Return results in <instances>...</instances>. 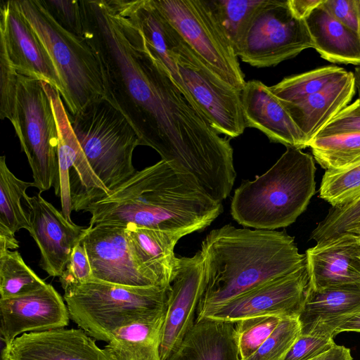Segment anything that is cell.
Returning <instances> with one entry per match:
<instances>
[{"label":"cell","mask_w":360,"mask_h":360,"mask_svg":"<svg viewBox=\"0 0 360 360\" xmlns=\"http://www.w3.org/2000/svg\"><path fill=\"white\" fill-rule=\"evenodd\" d=\"M346 72L335 65L323 66L285 77L270 89L281 102L297 103L321 91Z\"/></svg>","instance_id":"30"},{"label":"cell","mask_w":360,"mask_h":360,"mask_svg":"<svg viewBox=\"0 0 360 360\" xmlns=\"http://www.w3.org/2000/svg\"><path fill=\"white\" fill-rule=\"evenodd\" d=\"M323 1V0H288L292 13L300 20H305Z\"/></svg>","instance_id":"42"},{"label":"cell","mask_w":360,"mask_h":360,"mask_svg":"<svg viewBox=\"0 0 360 360\" xmlns=\"http://www.w3.org/2000/svg\"><path fill=\"white\" fill-rule=\"evenodd\" d=\"M300 334L298 318H283L259 349L245 360H283Z\"/></svg>","instance_id":"33"},{"label":"cell","mask_w":360,"mask_h":360,"mask_svg":"<svg viewBox=\"0 0 360 360\" xmlns=\"http://www.w3.org/2000/svg\"><path fill=\"white\" fill-rule=\"evenodd\" d=\"M69 119L85 158L83 174L70 184L72 210L84 212L136 172L132 156L141 140L106 98L90 103Z\"/></svg>","instance_id":"3"},{"label":"cell","mask_w":360,"mask_h":360,"mask_svg":"<svg viewBox=\"0 0 360 360\" xmlns=\"http://www.w3.org/2000/svg\"><path fill=\"white\" fill-rule=\"evenodd\" d=\"M30 222V233L40 251L39 266L49 276L60 277L86 227L70 222L38 193L24 196Z\"/></svg>","instance_id":"14"},{"label":"cell","mask_w":360,"mask_h":360,"mask_svg":"<svg viewBox=\"0 0 360 360\" xmlns=\"http://www.w3.org/2000/svg\"><path fill=\"white\" fill-rule=\"evenodd\" d=\"M353 72H346L321 91L293 103H282L303 134L307 146L319 132L352 100Z\"/></svg>","instance_id":"21"},{"label":"cell","mask_w":360,"mask_h":360,"mask_svg":"<svg viewBox=\"0 0 360 360\" xmlns=\"http://www.w3.org/2000/svg\"><path fill=\"white\" fill-rule=\"evenodd\" d=\"M313 46L305 20L293 15L288 0H266L252 20L238 57L252 66L267 68Z\"/></svg>","instance_id":"10"},{"label":"cell","mask_w":360,"mask_h":360,"mask_svg":"<svg viewBox=\"0 0 360 360\" xmlns=\"http://www.w3.org/2000/svg\"><path fill=\"white\" fill-rule=\"evenodd\" d=\"M316 166L309 153L286 150L264 174L235 191L231 214L244 227L275 230L294 223L316 193Z\"/></svg>","instance_id":"4"},{"label":"cell","mask_w":360,"mask_h":360,"mask_svg":"<svg viewBox=\"0 0 360 360\" xmlns=\"http://www.w3.org/2000/svg\"><path fill=\"white\" fill-rule=\"evenodd\" d=\"M41 82L51 98L58 131V161L60 181L59 197L61 201L62 213L70 222H73L70 218L72 210L70 170L82 156L83 152L72 129L60 92L49 83L42 80Z\"/></svg>","instance_id":"26"},{"label":"cell","mask_w":360,"mask_h":360,"mask_svg":"<svg viewBox=\"0 0 360 360\" xmlns=\"http://www.w3.org/2000/svg\"><path fill=\"white\" fill-rule=\"evenodd\" d=\"M360 312V285L319 290L309 287L298 317L301 334L321 333L335 337L338 327Z\"/></svg>","instance_id":"20"},{"label":"cell","mask_w":360,"mask_h":360,"mask_svg":"<svg viewBox=\"0 0 360 360\" xmlns=\"http://www.w3.org/2000/svg\"><path fill=\"white\" fill-rule=\"evenodd\" d=\"M359 4H360V0H359Z\"/></svg>","instance_id":"48"},{"label":"cell","mask_w":360,"mask_h":360,"mask_svg":"<svg viewBox=\"0 0 360 360\" xmlns=\"http://www.w3.org/2000/svg\"><path fill=\"white\" fill-rule=\"evenodd\" d=\"M203 63L233 89L246 82L232 46L207 0H153Z\"/></svg>","instance_id":"9"},{"label":"cell","mask_w":360,"mask_h":360,"mask_svg":"<svg viewBox=\"0 0 360 360\" xmlns=\"http://www.w3.org/2000/svg\"><path fill=\"white\" fill-rule=\"evenodd\" d=\"M152 47L190 103L212 129L231 138L243 133L246 127L240 91L209 68L167 20Z\"/></svg>","instance_id":"5"},{"label":"cell","mask_w":360,"mask_h":360,"mask_svg":"<svg viewBox=\"0 0 360 360\" xmlns=\"http://www.w3.org/2000/svg\"><path fill=\"white\" fill-rule=\"evenodd\" d=\"M322 5L334 18L360 35L359 0H323Z\"/></svg>","instance_id":"41"},{"label":"cell","mask_w":360,"mask_h":360,"mask_svg":"<svg viewBox=\"0 0 360 360\" xmlns=\"http://www.w3.org/2000/svg\"><path fill=\"white\" fill-rule=\"evenodd\" d=\"M324 169H342L360 164V132L314 138L309 145Z\"/></svg>","instance_id":"29"},{"label":"cell","mask_w":360,"mask_h":360,"mask_svg":"<svg viewBox=\"0 0 360 360\" xmlns=\"http://www.w3.org/2000/svg\"><path fill=\"white\" fill-rule=\"evenodd\" d=\"M33 182L24 181L8 169L6 157L0 158V235H12L21 229L30 231L31 226L28 212L21 204V199Z\"/></svg>","instance_id":"27"},{"label":"cell","mask_w":360,"mask_h":360,"mask_svg":"<svg viewBox=\"0 0 360 360\" xmlns=\"http://www.w3.org/2000/svg\"><path fill=\"white\" fill-rule=\"evenodd\" d=\"M0 39L18 73L44 81L64 96V87L50 55L15 1H1Z\"/></svg>","instance_id":"15"},{"label":"cell","mask_w":360,"mask_h":360,"mask_svg":"<svg viewBox=\"0 0 360 360\" xmlns=\"http://www.w3.org/2000/svg\"><path fill=\"white\" fill-rule=\"evenodd\" d=\"M84 212L88 227L134 224L182 236L210 226L223 212L191 174L161 160L136 172Z\"/></svg>","instance_id":"1"},{"label":"cell","mask_w":360,"mask_h":360,"mask_svg":"<svg viewBox=\"0 0 360 360\" xmlns=\"http://www.w3.org/2000/svg\"><path fill=\"white\" fill-rule=\"evenodd\" d=\"M322 4L304 20L313 48L333 63L360 66V35L334 18Z\"/></svg>","instance_id":"24"},{"label":"cell","mask_w":360,"mask_h":360,"mask_svg":"<svg viewBox=\"0 0 360 360\" xmlns=\"http://www.w3.org/2000/svg\"><path fill=\"white\" fill-rule=\"evenodd\" d=\"M203 291L195 320L229 300L307 263L285 231L236 228L211 231L201 245Z\"/></svg>","instance_id":"2"},{"label":"cell","mask_w":360,"mask_h":360,"mask_svg":"<svg viewBox=\"0 0 360 360\" xmlns=\"http://www.w3.org/2000/svg\"><path fill=\"white\" fill-rule=\"evenodd\" d=\"M265 1L207 0L237 56L252 19Z\"/></svg>","instance_id":"28"},{"label":"cell","mask_w":360,"mask_h":360,"mask_svg":"<svg viewBox=\"0 0 360 360\" xmlns=\"http://www.w3.org/2000/svg\"><path fill=\"white\" fill-rule=\"evenodd\" d=\"M345 232H349L356 235L360 239V218L352 224Z\"/></svg>","instance_id":"47"},{"label":"cell","mask_w":360,"mask_h":360,"mask_svg":"<svg viewBox=\"0 0 360 360\" xmlns=\"http://www.w3.org/2000/svg\"><path fill=\"white\" fill-rule=\"evenodd\" d=\"M1 360H112L81 328L30 332L4 345Z\"/></svg>","instance_id":"17"},{"label":"cell","mask_w":360,"mask_h":360,"mask_svg":"<svg viewBox=\"0 0 360 360\" xmlns=\"http://www.w3.org/2000/svg\"><path fill=\"white\" fill-rule=\"evenodd\" d=\"M171 285L131 287L93 278L64 289L70 319L96 340L109 342L120 328L166 312Z\"/></svg>","instance_id":"6"},{"label":"cell","mask_w":360,"mask_h":360,"mask_svg":"<svg viewBox=\"0 0 360 360\" xmlns=\"http://www.w3.org/2000/svg\"><path fill=\"white\" fill-rule=\"evenodd\" d=\"M15 1L57 69L70 117L90 103L106 98L102 65L90 43L64 29L41 0Z\"/></svg>","instance_id":"7"},{"label":"cell","mask_w":360,"mask_h":360,"mask_svg":"<svg viewBox=\"0 0 360 360\" xmlns=\"http://www.w3.org/2000/svg\"><path fill=\"white\" fill-rule=\"evenodd\" d=\"M246 127L256 128L271 142L299 149L307 148L304 137L270 86L258 80L246 82L240 91Z\"/></svg>","instance_id":"19"},{"label":"cell","mask_w":360,"mask_h":360,"mask_svg":"<svg viewBox=\"0 0 360 360\" xmlns=\"http://www.w3.org/2000/svg\"><path fill=\"white\" fill-rule=\"evenodd\" d=\"M46 284L17 250L0 252V299L29 294Z\"/></svg>","instance_id":"31"},{"label":"cell","mask_w":360,"mask_h":360,"mask_svg":"<svg viewBox=\"0 0 360 360\" xmlns=\"http://www.w3.org/2000/svg\"><path fill=\"white\" fill-rule=\"evenodd\" d=\"M282 318L259 316L236 322L239 352L242 360L252 356L270 336Z\"/></svg>","instance_id":"34"},{"label":"cell","mask_w":360,"mask_h":360,"mask_svg":"<svg viewBox=\"0 0 360 360\" xmlns=\"http://www.w3.org/2000/svg\"><path fill=\"white\" fill-rule=\"evenodd\" d=\"M309 360H353V358L350 349L335 344L327 352Z\"/></svg>","instance_id":"43"},{"label":"cell","mask_w":360,"mask_h":360,"mask_svg":"<svg viewBox=\"0 0 360 360\" xmlns=\"http://www.w3.org/2000/svg\"><path fill=\"white\" fill-rule=\"evenodd\" d=\"M18 247V241L15 239V236L0 235V252L15 250Z\"/></svg>","instance_id":"45"},{"label":"cell","mask_w":360,"mask_h":360,"mask_svg":"<svg viewBox=\"0 0 360 360\" xmlns=\"http://www.w3.org/2000/svg\"><path fill=\"white\" fill-rule=\"evenodd\" d=\"M309 287L360 285V239L352 233L317 243L307 250Z\"/></svg>","instance_id":"18"},{"label":"cell","mask_w":360,"mask_h":360,"mask_svg":"<svg viewBox=\"0 0 360 360\" xmlns=\"http://www.w3.org/2000/svg\"><path fill=\"white\" fill-rule=\"evenodd\" d=\"M93 278L86 251L80 241L74 248L68 264L59 277V281L64 290L70 285L86 283Z\"/></svg>","instance_id":"39"},{"label":"cell","mask_w":360,"mask_h":360,"mask_svg":"<svg viewBox=\"0 0 360 360\" xmlns=\"http://www.w3.org/2000/svg\"><path fill=\"white\" fill-rule=\"evenodd\" d=\"M309 287L306 263L292 273L271 279L229 300L202 318L231 322L259 316L298 318Z\"/></svg>","instance_id":"11"},{"label":"cell","mask_w":360,"mask_h":360,"mask_svg":"<svg viewBox=\"0 0 360 360\" xmlns=\"http://www.w3.org/2000/svg\"><path fill=\"white\" fill-rule=\"evenodd\" d=\"M0 117L15 123L18 72L13 65L4 44L0 41Z\"/></svg>","instance_id":"35"},{"label":"cell","mask_w":360,"mask_h":360,"mask_svg":"<svg viewBox=\"0 0 360 360\" xmlns=\"http://www.w3.org/2000/svg\"><path fill=\"white\" fill-rule=\"evenodd\" d=\"M0 316L5 345L23 333L65 328L70 319L64 299L49 283L29 294L0 299Z\"/></svg>","instance_id":"16"},{"label":"cell","mask_w":360,"mask_h":360,"mask_svg":"<svg viewBox=\"0 0 360 360\" xmlns=\"http://www.w3.org/2000/svg\"><path fill=\"white\" fill-rule=\"evenodd\" d=\"M202 291L203 259L200 250L191 257H176L161 330V360H167L177 349L195 323Z\"/></svg>","instance_id":"13"},{"label":"cell","mask_w":360,"mask_h":360,"mask_svg":"<svg viewBox=\"0 0 360 360\" xmlns=\"http://www.w3.org/2000/svg\"><path fill=\"white\" fill-rule=\"evenodd\" d=\"M165 314L120 328L103 349L112 360H161L160 347Z\"/></svg>","instance_id":"25"},{"label":"cell","mask_w":360,"mask_h":360,"mask_svg":"<svg viewBox=\"0 0 360 360\" xmlns=\"http://www.w3.org/2000/svg\"><path fill=\"white\" fill-rule=\"evenodd\" d=\"M353 75L354 78L356 91H357L359 96L358 98L360 99V66L354 69Z\"/></svg>","instance_id":"46"},{"label":"cell","mask_w":360,"mask_h":360,"mask_svg":"<svg viewBox=\"0 0 360 360\" xmlns=\"http://www.w3.org/2000/svg\"><path fill=\"white\" fill-rule=\"evenodd\" d=\"M342 332L360 333V312L353 315L342 323L336 330V335Z\"/></svg>","instance_id":"44"},{"label":"cell","mask_w":360,"mask_h":360,"mask_svg":"<svg viewBox=\"0 0 360 360\" xmlns=\"http://www.w3.org/2000/svg\"><path fill=\"white\" fill-rule=\"evenodd\" d=\"M125 229L126 225L115 224L85 228L80 241L86 251L94 278L131 287L158 286L136 263Z\"/></svg>","instance_id":"12"},{"label":"cell","mask_w":360,"mask_h":360,"mask_svg":"<svg viewBox=\"0 0 360 360\" xmlns=\"http://www.w3.org/2000/svg\"><path fill=\"white\" fill-rule=\"evenodd\" d=\"M335 345L330 335L300 334L283 360H309L327 352Z\"/></svg>","instance_id":"38"},{"label":"cell","mask_w":360,"mask_h":360,"mask_svg":"<svg viewBox=\"0 0 360 360\" xmlns=\"http://www.w3.org/2000/svg\"><path fill=\"white\" fill-rule=\"evenodd\" d=\"M353 132H360V99L359 98L341 110L319 132L316 137Z\"/></svg>","instance_id":"40"},{"label":"cell","mask_w":360,"mask_h":360,"mask_svg":"<svg viewBox=\"0 0 360 360\" xmlns=\"http://www.w3.org/2000/svg\"><path fill=\"white\" fill-rule=\"evenodd\" d=\"M167 360H242L236 322L208 317L195 320L177 349Z\"/></svg>","instance_id":"23"},{"label":"cell","mask_w":360,"mask_h":360,"mask_svg":"<svg viewBox=\"0 0 360 360\" xmlns=\"http://www.w3.org/2000/svg\"><path fill=\"white\" fill-rule=\"evenodd\" d=\"M39 193L54 188L60 196L58 131L51 98L41 80L18 73L13 126Z\"/></svg>","instance_id":"8"},{"label":"cell","mask_w":360,"mask_h":360,"mask_svg":"<svg viewBox=\"0 0 360 360\" xmlns=\"http://www.w3.org/2000/svg\"><path fill=\"white\" fill-rule=\"evenodd\" d=\"M53 18L66 30L80 37L85 33L81 1L41 0Z\"/></svg>","instance_id":"37"},{"label":"cell","mask_w":360,"mask_h":360,"mask_svg":"<svg viewBox=\"0 0 360 360\" xmlns=\"http://www.w3.org/2000/svg\"><path fill=\"white\" fill-rule=\"evenodd\" d=\"M359 218L360 199L341 209L331 207L311 232V239L317 243L335 238L344 233Z\"/></svg>","instance_id":"36"},{"label":"cell","mask_w":360,"mask_h":360,"mask_svg":"<svg viewBox=\"0 0 360 360\" xmlns=\"http://www.w3.org/2000/svg\"><path fill=\"white\" fill-rule=\"evenodd\" d=\"M319 197L333 208L341 209L360 199V164L342 169L326 170Z\"/></svg>","instance_id":"32"},{"label":"cell","mask_w":360,"mask_h":360,"mask_svg":"<svg viewBox=\"0 0 360 360\" xmlns=\"http://www.w3.org/2000/svg\"><path fill=\"white\" fill-rule=\"evenodd\" d=\"M133 256L143 272L157 285H171L174 274V247L183 236L162 230L126 225Z\"/></svg>","instance_id":"22"}]
</instances>
